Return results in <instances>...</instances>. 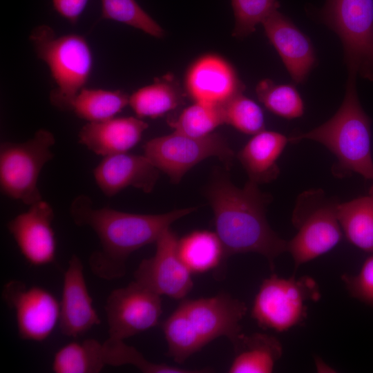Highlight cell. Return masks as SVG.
<instances>
[{
  "mask_svg": "<svg viewBox=\"0 0 373 373\" xmlns=\"http://www.w3.org/2000/svg\"><path fill=\"white\" fill-rule=\"evenodd\" d=\"M54 135L41 128L23 142H4L0 146V187L5 195L31 205L42 200L37 182L44 165L52 160Z\"/></svg>",
  "mask_w": 373,
  "mask_h": 373,
  "instance_id": "obj_7",
  "label": "cell"
},
{
  "mask_svg": "<svg viewBox=\"0 0 373 373\" xmlns=\"http://www.w3.org/2000/svg\"><path fill=\"white\" fill-rule=\"evenodd\" d=\"M108 337L124 341L155 327L161 316V296L136 280L113 290L104 306Z\"/></svg>",
  "mask_w": 373,
  "mask_h": 373,
  "instance_id": "obj_10",
  "label": "cell"
},
{
  "mask_svg": "<svg viewBox=\"0 0 373 373\" xmlns=\"http://www.w3.org/2000/svg\"><path fill=\"white\" fill-rule=\"evenodd\" d=\"M95 182L111 198L133 186L150 193L159 177V170L143 154L121 153L105 156L93 170Z\"/></svg>",
  "mask_w": 373,
  "mask_h": 373,
  "instance_id": "obj_18",
  "label": "cell"
},
{
  "mask_svg": "<svg viewBox=\"0 0 373 373\" xmlns=\"http://www.w3.org/2000/svg\"><path fill=\"white\" fill-rule=\"evenodd\" d=\"M148 126L137 117H114L102 122H88L80 129L78 142L103 157L126 153L140 142Z\"/></svg>",
  "mask_w": 373,
  "mask_h": 373,
  "instance_id": "obj_20",
  "label": "cell"
},
{
  "mask_svg": "<svg viewBox=\"0 0 373 373\" xmlns=\"http://www.w3.org/2000/svg\"><path fill=\"white\" fill-rule=\"evenodd\" d=\"M144 155L173 183H178L192 167L211 157L229 164L233 152L218 133L202 137L173 133L153 138L143 145Z\"/></svg>",
  "mask_w": 373,
  "mask_h": 373,
  "instance_id": "obj_9",
  "label": "cell"
},
{
  "mask_svg": "<svg viewBox=\"0 0 373 373\" xmlns=\"http://www.w3.org/2000/svg\"><path fill=\"white\" fill-rule=\"evenodd\" d=\"M182 100L179 86L167 76L135 91L129 96L128 105L137 117L154 119L176 108Z\"/></svg>",
  "mask_w": 373,
  "mask_h": 373,
  "instance_id": "obj_25",
  "label": "cell"
},
{
  "mask_svg": "<svg viewBox=\"0 0 373 373\" xmlns=\"http://www.w3.org/2000/svg\"><path fill=\"white\" fill-rule=\"evenodd\" d=\"M262 24L293 82L303 83L316 64L315 52L309 38L278 10Z\"/></svg>",
  "mask_w": 373,
  "mask_h": 373,
  "instance_id": "obj_17",
  "label": "cell"
},
{
  "mask_svg": "<svg viewBox=\"0 0 373 373\" xmlns=\"http://www.w3.org/2000/svg\"><path fill=\"white\" fill-rule=\"evenodd\" d=\"M222 106L224 124L253 135L265 129L261 108L242 93L234 95Z\"/></svg>",
  "mask_w": 373,
  "mask_h": 373,
  "instance_id": "obj_31",
  "label": "cell"
},
{
  "mask_svg": "<svg viewBox=\"0 0 373 373\" xmlns=\"http://www.w3.org/2000/svg\"><path fill=\"white\" fill-rule=\"evenodd\" d=\"M289 137L265 129L255 134L238 154L249 180L258 184L275 180L280 173L277 161Z\"/></svg>",
  "mask_w": 373,
  "mask_h": 373,
  "instance_id": "obj_21",
  "label": "cell"
},
{
  "mask_svg": "<svg viewBox=\"0 0 373 373\" xmlns=\"http://www.w3.org/2000/svg\"><path fill=\"white\" fill-rule=\"evenodd\" d=\"M234 349L229 373H271L283 354L280 342L262 333L242 334Z\"/></svg>",
  "mask_w": 373,
  "mask_h": 373,
  "instance_id": "obj_22",
  "label": "cell"
},
{
  "mask_svg": "<svg viewBox=\"0 0 373 373\" xmlns=\"http://www.w3.org/2000/svg\"><path fill=\"white\" fill-rule=\"evenodd\" d=\"M316 15L340 38L348 73L373 82V0H326Z\"/></svg>",
  "mask_w": 373,
  "mask_h": 373,
  "instance_id": "obj_6",
  "label": "cell"
},
{
  "mask_svg": "<svg viewBox=\"0 0 373 373\" xmlns=\"http://www.w3.org/2000/svg\"><path fill=\"white\" fill-rule=\"evenodd\" d=\"M341 278L352 297L373 307V254L365 259L357 274H344Z\"/></svg>",
  "mask_w": 373,
  "mask_h": 373,
  "instance_id": "obj_33",
  "label": "cell"
},
{
  "mask_svg": "<svg viewBox=\"0 0 373 373\" xmlns=\"http://www.w3.org/2000/svg\"><path fill=\"white\" fill-rule=\"evenodd\" d=\"M337 216L343 233L358 249L373 254V196L338 202Z\"/></svg>",
  "mask_w": 373,
  "mask_h": 373,
  "instance_id": "obj_23",
  "label": "cell"
},
{
  "mask_svg": "<svg viewBox=\"0 0 373 373\" xmlns=\"http://www.w3.org/2000/svg\"><path fill=\"white\" fill-rule=\"evenodd\" d=\"M30 41L37 57L48 66L57 85L50 92V103L60 110L69 111L92 70L93 56L88 42L76 34L57 36L48 25L34 28Z\"/></svg>",
  "mask_w": 373,
  "mask_h": 373,
  "instance_id": "obj_4",
  "label": "cell"
},
{
  "mask_svg": "<svg viewBox=\"0 0 373 373\" xmlns=\"http://www.w3.org/2000/svg\"><path fill=\"white\" fill-rule=\"evenodd\" d=\"M178 252L191 273L213 269L225 257L216 233L205 230L195 231L178 239Z\"/></svg>",
  "mask_w": 373,
  "mask_h": 373,
  "instance_id": "obj_24",
  "label": "cell"
},
{
  "mask_svg": "<svg viewBox=\"0 0 373 373\" xmlns=\"http://www.w3.org/2000/svg\"><path fill=\"white\" fill-rule=\"evenodd\" d=\"M180 306L205 345L218 337L225 336L234 347L242 334L240 321L246 314L247 306L229 294L184 300Z\"/></svg>",
  "mask_w": 373,
  "mask_h": 373,
  "instance_id": "obj_13",
  "label": "cell"
},
{
  "mask_svg": "<svg viewBox=\"0 0 373 373\" xmlns=\"http://www.w3.org/2000/svg\"><path fill=\"white\" fill-rule=\"evenodd\" d=\"M356 77L354 73H348L342 104L329 119L308 132L289 137V142L298 143L310 140L324 145L336 157V163L332 167L336 177L356 173L373 180L371 119L359 102Z\"/></svg>",
  "mask_w": 373,
  "mask_h": 373,
  "instance_id": "obj_3",
  "label": "cell"
},
{
  "mask_svg": "<svg viewBox=\"0 0 373 373\" xmlns=\"http://www.w3.org/2000/svg\"><path fill=\"white\" fill-rule=\"evenodd\" d=\"M162 329L168 345V355L178 364L184 363L206 345L180 305L166 319Z\"/></svg>",
  "mask_w": 373,
  "mask_h": 373,
  "instance_id": "obj_27",
  "label": "cell"
},
{
  "mask_svg": "<svg viewBox=\"0 0 373 373\" xmlns=\"http://www.w3.org/2000/svg\"><path fill=\"white\" fill-rule=\"evenodd\" d=\"M129 102L122 90L82 88L71 102L70 110L88 122L109 119L120 113Z\"/></svg>",
  "mask_w": 373,
  "mask_h": 373,
  "instance_id": "obj_26",
  "label": "cell"
},
{
  "mask_svg": "<svg viewBox=\"0 0 373 373\" xmlns=\"http://www.w3.org/2000/svg\"><path fill=\"white\" fill-rule=\"evenodd\" d=\"M235 17L233 36L243 38L256 30L272 12L278 10V0H231Z\"/></svg>",
  "mask_w": 373,
  "mask_h": 373,
  "instance_id": "obj_32",
  "label": "cell"
},
{
  "mask_svg": "<svg viewBox=\"0 0 373 373\" xmlns=\"http://www.w3.org/2000/svg\"><path fill=\"white\" fill-rule=\"evenodd\" d=\"M194 210L191 207L161 214L126 213L110 207L96 208L84 194L75 197L69 209L76 225L88 227L97 236L101 248L90 254L88 265L95 276L106 280L123 277L132 253L155 243L172 223Z\"/></svg>",
  "mask_w": 373,
  "mask_h": 373,
  "instance_id": "obj_1",
  "label": "cell"
},
{
  "mask_svg": "<svg viewBox=\"0 0 373 373\" xmlns=\"http://www.w3.org/2000/svg\"><path fill=\"white\" fill-rule=\"evenodd\" d=\"M126 344L108 338L101 343L95 338L73 341L55 354L52 370L55 373H98L106 365H125Z\"/></svg>",
  "mask_w": 373,
  "mask_h": 373,
  "instance_id": "obj_19",
  "label": "cell"
},
{
  "mask_svg": "<svg viewBox=\"0 0 373 373\" xmlns=\"http://www.w3.org/2000/svg\"><path fill=\"white\" fill-rule=\"evenodd\" d=\"M168 124L174 131L191 137H205L224 124L222 106L194 102L179 115L169 119Z\"/></svg>",
  "mask_w": 373,
  "mask_h": 373,
  "instance_id": "obj_28",
  "label": "cell"
},
{
  "mask_svg": "<svg viewBox=\"0 0 373 373\" xmlns=\"http://www.w3.org/2000/svg\"><path fill=\"white\" fill-rule=\"evenodd\" d=\"M102 18L124 23L156 38L164 36L161 26L135 0H101Z\"/></svg>",
  "mask_w": 373,
  "mask_h": 373,
  "instance_id": "obj_30",
  "label": "cell"
},
{
  "mask_svg": "<svg viewBox=\"0 0 373 373\" xmlns=\"http://www.w3.org/2000/svg\"><path fill=\"white\" fill-rule=\"evenodd\" d=\"M54 216L50 204L41 200L7 224L21 254L33 266L47 265L55 259L56 239L52 226Z\"/></svg>",
  "mask_w": 373,
  "mask_h": 373,
  "instance_id": "obj_14",
  "label": "cell"
},
{
  "mask_svg": "<svg viewBox=\"0 0 373 373\" xmlns=\"http://www.w3.org/2000/svg\"><path fill=\"white\" fill-rule=\"evenodd\" d=\"M259 101L271 113L285 119H295L304 113V103L291 84H277L271 79L260 81L256 88Z\"/></svg>",
  "mask_w": 373,
  "mask_h": 373,
  "instance_id": "obj_29",
  "label": "cell"
},
{
  "mask_svg": "<svg viewBox=\"0 0 373 373\" xmlns=\"http://www.w3.org/2000/svg\"><path fill=\"white\" fill-rule=\"evenodd\" d=\"M338 204L320 189L304 191L298 197L291 218L297 233L287 241V247L295 269L329 252L341 241Z\"/></svg>",
  "mask_w": 373,
  "mask_h": 373,
  "instance_id": "obj_5",
  "label": "cell"
},
{
  "mask_svg": "<svg viewBox=\"0 0 373 373\" xmlns=\"http://www.w3.org/2000/svg\"><path fill=\"white\" fill-rule=\"evenodd\" d=\"M178 238L170 228L155 242V254L143 259L134 273L135 280L160 296L182 299L193 286L191 271L178 252Z\"/></svg>",
  "mask_w": 373,
  "mask_h": 373,
  "instance_id": "obj_12",
  "label": "cell"
},
{
  "mask_svg": "<svg viewBox=\"0 0 373 373\" xmlns=\"http://www.w3.org/2000/svg\"><path fill=\"white\" fill-rule=\"evenodd\" d=\"M206 193L226 258L233 254L257 253L265 257L273 269L274 260L287 251V241L267 222L269 197L253 181L249 180L239 188L220 173L214 176Z\"/></svg>",
  "mask_w": 373,
  "mask_h": 373,
  "instance_id": "obj_2",
  "label": "cell"
},
{
  "mask_svg": "<svg viewBox=\"0 0 373 373\" xmlns=\"http://www.w3.org/2000/svg\"><path fill=\"white\" fill-rule=\"evenodd\" d=\"M89 0H52L54 9L63 18L75 24Z\"/></svg>",
  "mask_w": 373,
  "mask_h": 373,
  "instance_id": "obj_34",
  "label": "cell"
},
{
  "mask_svg": "<svg viewBox=\"0 0 373 373\" xmlns=\"http://www.w3.org/2000/svg\"><path fill=\"white\" fill-rule=\"evenodd\" d=\"M2 298L14 310L18 335L25 341H46L59 325L60 302L48 289L12 280L2 289Z\"/></svg>",
  "mask_w": 373,
  "mask_h": 373,
  "instance_id": "obj_11",
  "label": "cell"
},
{
  "mask_svg": "<svg viewBox=\"0 0 373 373\" xmlns=\"http://www.w3.org/2000/svg\"><path fill=\"white\" fill-rule=\"evenodd\" d=\"M100 323L86 285L82 261L73 254L63 279L60 331L66 336L77 338Z\"/></svg>",
  "mask_w": 373,
  "mask_h": 373,
  "instance_id": "obj_16",
  "label": "cell"
},
{
  "mask_svg": "<svg viewBox=\"0 0 373 373\" xmlns=\"http://www.w3.org/2000/svg\"><path fill=\"white\" fill-rule=\"evenodd\" d=\"M184 88L194 102L222 105L243 93L245 85L229 61L218 55L206 54L187 68Z\"/></svg>",
  "mask_w": 373,
  "mask_h": 373,
  "instance_id": "obj_15",
  "label": "cell"
},
{
  "mask_svg": "<svg viewBox=\"0 0 373 373\" xmlns=\"http://www.w3.org/2000/svg\"><path fill=\"white\" fill-rule=\"evenodd\" d=\"M319 298L318 287L312 278H285L273 274L260 286L251 317L262 329L285 332L305 321L307 302Z\"/></svg>",
  "mask_w": 373,
  "mask_h": 373,
  "instance_id": "obj_8",
  "label": "cell"
},
{
  "mask_svg": "<svg viewBox=\"0 0 373 373\" xmlns=\"http://www.w3.org/2000/svg\"><path fill=\"white\" fill-rule=\"evenodd\" d=\"M369 194L373 196V184L372 185V186H371V188L370 189Z\"/></svg>",
  "mask_w": 373,
  "mask_h": 373,
  "instance_id": "obj_35",
  "label": "cell"
}]
</instances>
